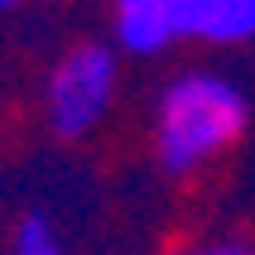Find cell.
I'll return each mask as SVG.
<instances>
[{
	"mask_svg": "<svg viewBox=\"0 0 255 255\" xmlns=\"http://www.w3.org/2000/svg\"><path fill=\"white\" fill-rule=\"evenodd\" d=\"M251 126V101L227 72L183 68L159 87L149 111V149L169 178H193L227 159Z\"/></svg>",
	"mask_w": 255,
	"mask_h": 255,
	"instance_id": "6da1fadb",
	"label": "cell"
},
{
	"mask_svg": "<svg viewBox=\"0 0 255 255\" xmlns=\"http://www.w3.org/2000/svg\"><path fill=\"white\" fill-rule=\"evenodd\" d=\"M121 97V53L111 43L82 39L43 77V121L58 140H87L106 126Z\"/></svg>",
	"mask_w": 255,
	"mask_h": 255,
	"instance_id": "7a4b0ae2",
	"label": "cell"
},
{
	"mask_svg": "<svg viewBox=\"0 0 255 255\" xmlns=\"http://www.w3.org/2000/svg\"><path fill=\"white\" fill-rule=\"evenodd\" d=\"M178 24V39L241 48L255 39V0H164Z\"/></svg>",
	"mask_w": 255,
	"mask_h": 255,
	"instance_id": "3957f363",
	"label": "cell"
},
{
	"mask_svg": "<svg viewBox=\"0 0 255 255\" xmlns=\"http://www.w3.org/2000/svg\"><path fill=\"white\" fill-rule=\"evenodd\" d=\"M111 39L126 58H159L183 43L164 0H111Z\"/></svg>",
	"mask_w": 255,
	"mask_h": 255,
	"instance_id": "277c9868",
	"label": "cell"
},
{
	"mask_svg": "<svg viewBox=\"0 0 255 255\" xmlns=\"http://www.w3.org/2000/svg\"><path fill=\"white\" fill-rule=\"evenodd\" d=\"M10 255H68V251H63V236L53 231L48 217L29 212V217H19V227L10 236Z\"/></svg>",
	"mask_w": 255,
	"mask_h": 255,
	"instance_id": "5b68a950",
	"label": "cell"
},
{
	"mask_svg": "<svg viewBox=\"0 0 255 255\" xmlns=\"http://www.w3.org/2000/svg\"><path fill=\"white\" fill-rule=\"evenodd\" d=\"M178 255H255V241H236V236H212V241H193Z\"/></svg>",
	"mask_w": 255,
	"mask_h": 255,
	"instance_id": "8992f818",
	"label": "cell"
},
{
	"mask_svg": "<svg viewBox=\"0 0 255 255\" xmlns=\"http://www.w3.org/2000/svg\"><path fill=\"white\" fill-rule=\"evenodd\" d=\"M14 5H19V0H0V10H14Z\"/></svg>",
	"mask_w": 255,
	"mask_h": 255,
	"instance_id": "52a82bcc",
	"label": "cell"
}]
</instances>
